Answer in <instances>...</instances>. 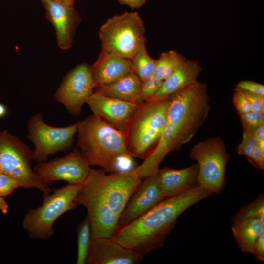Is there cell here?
<instances>
[{"label": "cell", "instance_id": "5", "mask_svg": "<svg viewBox=\"0 0 264 264\" xmlns=\"http://www.w3.org/2000/svg\"><path fill=\"white\" fill-rule=\"evenodd\" d=\"M143 21L137 12H126L108 19L100 27L101 51L131 60L146 41Z\"/></svg>", "mask_w": 264, "mask_h": 264}, {"label": "cell", "instance_id": "15", "mask_svg": "<svg viewBox=\"0 0 264 264\" xmlns=\"http://www.w3.org/2000/svg\"><path fill=\"white\" fill-rule=\"evenodd\" d=\"M86 103L93 114L123 132L138 107L135 103L97 92H94Z\"/></svg>", "mask_w": 264, "mask_h": 264}, {"label": "cell", "instance_id": "18", "mask_svg": "<svg viewBox=\"0 0 264 264\" xmlns=\"http://www.w3.org/2000/svg\"><path fill=\"white\" fill-rule=\"evenodd\" d=\"M91 68L95 88L111 83L134 71L132 60L101 51Z\"/></svg>", "mask_w": 264, "mask_h": 264}, {"label": "cell", "instance_id": "27", "mask_svg": "<svg viewBox=\"0 0 264 264\" xmlns=\"http://www.w3.org/2000/svg\"><path fill=\"white\" fill-rule=\"evenodd\" d=\"M162 83L163 81L157 80L152 76L142 82L135 104L138 105L152 98L159 91Z\"/></svg>", "mask_w": 264, "mask_h": 264}, {"label": "cell", "instance_id": "34", "mask_svg": "<svg viewBox=\"0 0 264 264\" xmlns=\"http://www.w3.org/2000/svg\"><path fill=\"white\" fill-rule=\"evenodd\" d=\"M256 259L263 262L264 260V233L257 240L252 253Z\"/></svg>", "mask_w": 264, "mask_h": 264}, {"label": "cell", "instance_id": "25", "mask_svg": "<svg viewBox=\"0 0 264 264\" xmlns=\"http://www.w3.org/2000/svg\"><path fill=\"white\" fill-rule=\"evenodd\" d=\"M132 62L134 72L142 82H143L152 76L156 65L157 59H153L149 56L146 49L145 41L132 59Z\"/></svg>", "mask_w": 264, "mask_h": 264}, {"label": "cell", "instance_id": "41", "mask_svg": "<svg viewBox=\"0 0 264 264\" xmlns=\"http://www.w3.org/2000/svg\"><path fill=\"white\" fill-rule=\"evenodd\" d=\"M43 4L45 3L47 0H40Z\"/></svg>", "mask_w": 264, "mask_h": 264}, {"label": "cell", "instance_id": "28", "mask_svg": "<svg viewBox=\"0 0 264 264\" xmlns=\"http://www.w3.org/2000/svg\"><path fill=\"white\" fill-rule=\"evenodd\" d=\"M264 113L250 111L240 115L244 129V133L253 134L254 131L259 126L264 124Z\"/></svg>", "mask_w": 264, "mask_h": 264}, {"label": "cell", "instance_id": "26", "mask_svg": "<svg viewBox=\"0 0 264 264\" xmlns=\"http://www.w3.org/2000/svg\"><path fill=\"white\" fill-rule=\"evenodd\" d=\"M257 219L264 223V196L260 194L252 202L242 206L235 214L232 222Z\"/></svg>", "mask_w": 264, "mask_h": 264}, {"label": "cell", "instance_id": "24", "mask_svg": "<svg viewBox=\"0 0 264 264\" xmlns=\"http://www.w3.org/2000/svg\"><path fill=\"white\" fill-rule=\"evenodd\" d=\"M77 264H85L91 247L92 236L90 222L88 216L79 224L77 228Z\"/></svg>", "mask_w": 264, "mask_h": 264}, {"label": "cell", "instance_id": "23", "mask_svg": "<svg viewBox=\"0 0 264 264\" xmlns=\"http://www.w3.org/2000/svg\"><path fill=\"white\" fill-rule=\"evenodd\" d=\"M186 59L184 56L174 50L162 53L157 59L152 77L157 80L164 81L171 75Z\"/></svg>", "mask_w": 264, "mask_h": 264}, {"label": "cell", "instance_id": "3", "mask_svg": "<svg viewBox=\"0 0 264 264\" xmlns=\"http://www.w3.org/2000/svg\"><path fill=\"white\" fill-rule=\"evenodd\" d=\"M77 132V147L89 166L100 167L106 172H117L121 161L132 156L123 132L93 114L78 121Z\"/></svg>", "mask_w": 264, "mask_h": 264}, {"label": "cell", "instance_id": "33", "mask_svg": "<svg viewBox=\"0 0 264 264\" xmlns=\"http://www.w3.org/2000/svg\"><path fill=\"white\" fill-rule=\"evenodd\" d=\"M249 159L259 168L264 170V149H263L258 144L254 146L252 154Z\"/></svg>", "mask_w": 264, "mask_h": 264}, {"label": "cell", "instance_id": "36", "mask_svg": "<svg viewBox=\"0 0 264 264\" xmlns=\"http://www.w3.org/2000/svg\"><path fill=\"white\" fill-rule=\"evenodd\" d=\"M253 135L258 144L264 149V124L258 127L253 133Z\"/></svg>", "mask_w": 264, "mask_h": 264}, {"label": "cell", "instance_id": "29", "mask_svg": "<svg viewBox=\"0 0 264 264\" xmlns=\"http://www.w3.org/2000/svg\"><path fill=\"white\" fill-rule=\"evenodd\" d=\"M233 101L239 115L251 111L250 102L245 94L242 90L235 89Z\"/></svg>", "mask_w": 264, "mask_h": 264}, {"label": "cell", "instance_id": "19", "mask_svg": "<svg viewBox=\"0 0 264 264\" xmlns=\"http://www.w3.org/2000/svg\"><path fill=\"white\" fill-rule=\"evenodd\" d=\"M201 70L202 67L198 60L186 59L171 75L163 81L159 91L148 100L168 98L175 93L196 82Z\"/></svg>", "mask_w": 264, "mask_h": 264}, {"label": "cell", "instance_id": "37", "mask_svg": "<svg viewBox=\"0 0 264 264\" xmlns=\"http://www.w3.org/2000/svg\"><path fill=\"white\" fill-rule=\"evenodd\" d=\"M122 5H127L132 9H138L146 3V0H117Z\"/></svg>", "mask_w": 264, "mask_h": 264}, {"label": "cell", "instance_id": "2", "mask_svg": "<svg viewBox=\"0 0 264 264\" xmlns=\"http://www.w3.org/2000/svg\"><path fill=\"white\" fill-rule=\"evenodd\" d=\"M212 194L197 183L178 195L166 198L141 217L118 229L113 239L144 255L164 245L181 214Z\"/></svg>", "mask_w": 264, "mask_h": 264}, {"label": "cell", "instance_id": "17", "mask_svg": "<svg viewBox=\"0 0 264 264\" xmlns=\"http://www.w3.org/2000/svg\"><path fill=\"white\" fill-rule=\"evenodd\" d=\"M143 255L124 247L113 238H92L87 263L88 264H137Z\"/></svg>", "mask_w": 264, "mask_h": 264}, {"label": "cell", "instance_id": "20", "mask_svg": "<svg viewBox=\"0 0 264 264\" xmlns=\"http://www.w3.org/2000/svg\"><path fill=\"white\" fill-rule=\"evenodd\" d=\"M198 172L197 163L181 169H159V181L165 198L178 195L196 184Z\"/></svg>", "mask_w": 264, "mask_h": 264}, {"label": "cell", "instance_id": "22", "mask_svg": "<svg viewBox=\"0 0 264 264\" xmlns=\"http://www.w3.org/2000/svg\"><path fill=\"white\" fill-rule=\"evenodd\" d=\"M231 229L240 249L252 253L259 237L264 233V223L257 219H251L232 223Z\"/></svg>", "mask_w": 264, "mask_h": 264}, {"label": "cell", "instance_id": "39", "mask_svg": "<svg viewBox=\"0 0 264 264\" xmlns=\"http://www.w3.org/2000/svg\"><path fill=\"white\" fill-rule=\"evenodd\" d=\"M7 108L3 104L0 103V118L5 116L7 113Z\"/></svg>", "mask_w": 264, "mask_h": 264}, {"label": "cell", "instance_id": "12", "mask_svg": "<svg viewBox=\"0 0 264 264\" xmlns=\"http://www.w3.org/2000/svg\"><path fill=\"white\" fill-rule=\"evenodd\" d=\"M91 66L79 64L64 77L53 98L74 116L81 113L82 107L94 92Z\"/></svg>", "mask_w": 264, "mask_h": 264}, {"label": "cell", "instance_id": "38", "mask_svg": "<svg viewBox=\"0 0 264 264\" xmlns=\"http://www.w3.org/2000/svg\"><path fill=\"white\" fill-rule=\"evenodd\" d=\"M8 205L4 200V198L0 196V210L4 214L7 213L8 211Z\"/></svg>", "mask_w": 264, "mask_h": 264}, {"label": "cell", "instance_id": "7", "mask_svg": "<svg viewBox=\"0 0 264 264\" xmlns=\"http://www.w3.org/2000/svg\"><path fill=\"white\" fill-rule=\"evenodd\" d=\"M33 151L7 131L0 132V172L15 179L25 189L35 188L44 194L51 191L31 167Z\"/></svg>", "mask_w": 264, "mask_h": 264}, {"label": "cell", "instance_id": "32", "mask_svg": "<svg viewBox=\"0 0 264 264\" xmlns=\"http://www.w3.org/2000/svg\"><path fill=\"white\" fill-rule=\"evenodd\" d=\"M242 91L245 94L250 102L251 111L264 113V96Z\"/></svg>", "mask_w": 264, "mask_h": 264}, {"label": "cell", "instance_id": "31", "mask_svg": "<svg viewBox=\"0 0 264 264\" xmlns=\"http://www.w3.org/2000/svg\"><path fill=\"white\" fill-rule=\"evenodd\" d=\"M236 89L264 96V86L249 80H242L238 82Z\"/></svg>", "mask_w": 264, "mask_h": 264}, {"label": "cell", "instance_id": "35", "mask_svg": "<svg viewBox=\"0 0 264 264\" xmlns=\"http://www.w3.org/2000/svg\"><path fill=\"white\" fill-rule=\"evenodd\" d=\"M254 146L243 140L238 145L237 150L238 154L247 157L249 159L251 157Z\"/></svg>", "mask_w": 264, "mask_h": 264}, {"label": "cell", "instance_id": "1", "mask_svg": "<svg viewBox=\"0 0 264 264\" xmlns=\"http://www.w3.org/2000/svg\"><path fill=\"white\" fill-rule=\"evenodd\" d=\"M168 99L166 123L160 138L150 155L134 169L142 179L156 173L170 152L189 142L208 115L207 87L198 81Z\"/></svg>", "mask_w": 264, "mask_h": 264}, {"label": "cell", "instance_id": "11", "mask_svg": "<svg viewBox=\"0 0 264 264\" xmlns=\"http://www.w3.org/2000/svg\"><path fill=\"white\" fill-rule=\"evenodd\" d=\"M75 202L77 205H83L87 209L92 238H113L118 229L119 217L97 188L87 179L82 184Z\"/></svg>", "mask_w": 264, "mask_h": 264}, {"label": "cell", "instance_id": "21", "mask_svg": "<svg viewBox=\"0 0 264 264\" xmlns=\"http://www.w3.org/2000/svg\"><path fill=\"white\" fill-rule=\"evenodd\" d=\"M142 84L133 71L111 83L95 88L94 92L135 104Z\"/></svg>", "mask_w": 264, "mask_h": 264}, {"label": "cell", "instance_id": "6", "mask_svg": "<svg viewBox=\"0 0 264 264\" xmlns=\"http://www.w3.org/2000/svg\"><path fill=\"white\" fill-rule=\"evenodd\" d=\"M81 184L68 183L53 189L51 194H43L41 206L30 209L22 221L24 229L31 238L48 239L54 234L53 224L64 213L75 208V199Z\"/></svg>", "mask_w": 264, "mask_h": 264}, {"label": "cell", "instance_id": "40", "mask_svg": "<svg viewBox=\"0 0 264 264\" xmlns=\"http://www.w3.org/2000/svg\"><path fill=\"white\" fill-rule=\"evenodd\" d=\"M63 4L68 5V6H73L74 2L75 0H55Z\"/></svg>", "mask_w": 264, "mask_h": 264}, {"label": "cell", "instance_id": "14", "mask_svg": "<svg viewBox=\"0 0 264 264\" xmlns=\"http://www.w3.org/2000/svg\"><path fill=\"white\" fill-rule=\"evenodd\" d=\"M143 179L120 216L118 229L134 221L166 198L157 172Z\"/></svg>", "mask_w": 264, "mask_h": 264}, {"label": "cell", "instance_id": "10", "mask_svg": "<svg viewBox=\"0 0 264 264\" xmlns=\"http://www.w3.org/2000/svg\"><path fill=\"white\" fill-rule=\"evenodd\" d=\"M87 179L97 188L119 218L143 180L134 170L106 174L103 169H91Z\"/></svg>", "mask_w": 264, "mask_h": 264}, {"label": "cell", "instance_id": "4", "mask_svg": "<svg viewBox=\"0 0 264 264\" xmlns=\"http://www.w3.org/2000/svg\"><path fill=\"white\" fill-rule=\"evenodd\" d=\"M169 99L148 100L138 105L123 132L127 150L144 160L157 144L167 120Z\"/></svg>", "mask_w": 264, "mask_h": 264}, {"label": "cell", "instance_id": "9", "mask_svg": "<svg viewBox=\"0 0 264 264\" xmlns=\"http://www.w3.org/2000/svg\"><path fill=\"white\" fill-rule=\"evenodd\" d=\"M78 122L69 126L57 127L45 123L40 113L32 116L28 124L30 140L34 144V159L46 161L50 155L69 149L78 130Z\"/></svg>", "mask_w": 264, "mask_h": 264}, {"label": "cell", "instance_id": "16", "mask_svg": "<svg viewBox=\"0 0 264 264\" xmlns=\"http://www.w3.org/2000/svg\"><path fill=\"white\" fill-rule=\"evenodd\" d=\"M43 5L47 18L54 27L59 47L62 50L69 49L81 22L79 14L73 6L66 5L55 0H47Z\"/></svg>", "mask_w": 264, "mask_h": 264}, {"label": "cell", "instance_id": "30", "mask_svg": "<svg viewBox=\"0 0 264 264\" xmlns=\"http://www.w3.org/2000/svg\"><path fill=\"white\" fill-rule=\"evenodd\" d=\"M19 183L10 176L0 172V196L5 198L20 187Z\"/></svg>", "mask_w": 264, "mask_h": 264}, {"label": "cell", "instance_id": "8", "mask_svg": "<svg viewBox=\"0 0 264 264\" xmlns=\"http://www.w3.org/2000/svg\"><path fill=\"white\" fill-rule=\"evenodd\" d=\"M190 156L198 166L197 183L213 194H220L225 184L229 158L223 140L215 137L200 141L192 148Z\"/></svg>", "mask_w": 264, "mask_h": 264}, {"label": "cell", "instance_id": "13", "mask_svg": "<svg viewBox=\"0 0 264 264\" xmlns=\"http://www.w3.org/2000/svg\"><path fill=\"white\" fill-rule=\"evenodd\" d=\"M91 168L78 147L61 157L39 162L33 171L45 185L50 187L56 181L82 184L88 177Z\"/></svg>", "mask_w": 264, "mask_h": 264}]
</instances>
